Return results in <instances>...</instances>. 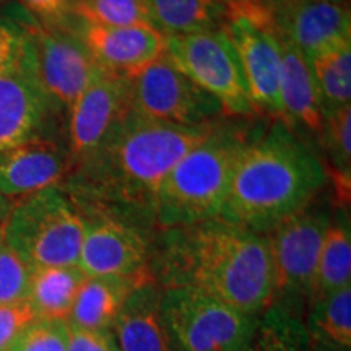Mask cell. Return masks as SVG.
<instances>
[{
  "label": "cell",
  "instance_id": "obj_33",
  "mask_svg": "<svg viewBox=\"0 0 351 351\" xmlns=\"http://www.w3.org/2000/svg\"><path fill=\"white\" fill-rule=\"evenodd\" d=\"M34 20L44 26L69 25L73 16L77 0H16Z\"/></svg>",
  "mask_w": 351,
  "mask_h": 351
},
{
  "label": "cell",
  "instance_id": "obj_9",
  "mask_svg": "<svg viewBox=\"0 0 351 351\" xmlns=\"http://www.w3.org/2000/svg\"><path fill=\"white\" fill-rule=\"evenodd\" d=\"M132 111L182 127H205L226 117L221 104L197 86L163 52L129 80Z\"/></svg>",
  "mask_w": 351,
  "mask_h": 351
},
{
  "label": "cell",
  "instance_id": "obj_18",
  "mask_svg": "<svg viewBox=\"0 0 351 351\" xmlns=\"http://www.w3.org/2000/svg\"><path fill=\"white\" fill-rule=\"evenodd\" d=\"M160 300L161 289L153 276L132 289L112 326L119 351H174Z\"/></svg>",
  "mask_w": 351,
  "mask_h": 351
},
{
  "label": "cell",
  "instance_id": "obj_25",
  "mask_svg": "<svg viewBox=\"0 0 351 351\" xmlns=\"http://www.w3.org/2000/svg\"><path fill=\"white\" fill-rule=\"evenodd\" d=\"M324 116L351 104V43L332 46L309 57Z\"/></svg>",
  "mask_w": 351,
  "mask_h": 351
},
{
  "label": "cell",
  "instance_id": "obj_24",
  "mask_svg": "<svg viewBox=\"0 0 351 351\" xmlns=\"http://www.w3.org/2000/svg\"><path fill=\"white\" fill-rule=\"evenodd\" d=\"M351 285L350 219L330 221L320 247L309 301L317 300Z\"/></svg>",
  "mask_w": 351,
  "mask_h": 351
},
{
  "label": "cell",
  "instance_id": "obj_39",
  "mask_svg": "<svg viewBox=\"0 0 351 351\" xmlns=\"http://www.w3.org/2000/svg\"><path fill=\"white\" fill-rule=\"evenodd\" d=\"M326 2H332V3H339V5L350 7V0H326Z\"/></svg>",
  "mask_w": 351,
  "mask_h": 351
},
{
  "label": "cell",
  "instance_id": "obj_1",
  "mask_svg": "<svg viewBox=\"0 0 351 351\" xmlns=\"http://www.w3.org/2000/svg\"><path fill=\"white\" fill-rule=\"evenodd\" d=\"M215 124V122H213ZM182 127L129 109L101 147L60 184L78 212H148L161 182L212 125Z\"/></svg>",
  "mask_w": 351,
  "mask_h": 351
},
{
  "label": "cell",
  "instance_id": "obj_6",
  "mask_svg": "<svg viewBox=\"0 0 351 351\" xmlns=\"http://www.w3.org/2000/svg\"><path fill=\"white\" fill-rule=\"evenodd\" d=\"M161 315L174 351H244L256 319L191 288H161Z\"/></svg>",
  "mask_w": 351,
  "mask_h": 351
},
{
  "label": "cell",
  "instance_id": "obj_2",
  "mask_svg": "<svg viewBox=\"0 0 351 351\" xmlns=\"http://www.w3.org/2000/svg\"><path fill=\"white\" fill-rule=\"evenodd\" d=\"M161 288H191L257 317L274 302L265 234L212 218L165 230L156 258Z\"/></svg>",
  "mask_w": 351,
  "mask_h": 351
},
{
  "label": "cell",
  "instance_id": "obj_29",
  "mask_svg": "<svg viewBox=\"0 0 351 351\" xmlns=\"http://www.w3.org/2000/svg\"><path fill=\"white\" fill-rule=\"evenodd\" d=\"M33 16L19 5L10 15H0V75L23 67L28 60V26Z\"/></svg>",
  "mask_w": 351,
  "mask_h": 351
},
{
  "label": "cell",
  "instance_id": "obj_4",
  "mask_svg": "<svg viewBox=\"0 0 351 351\" xmlns=\"http://www.w3.org/2000/svg\"><path fill=\"white\" fill-rule=\"evenodd\" d=\"M252 119L223 117L169 171L153 200L152 217L163 230L218 218Z\"/></svg>",
  "mask_w": 351,
  "mask_h": 351
},
{
  "label": "cell",
  "instance_id": "obj_19",
  "mask_svg": "<svg viewBox=\"0 0 351 351\" xmlns=\"http://www.w3.org/2000/svg\"><path fill=\"white\" fill-rule=\"evenodd\" d=\"M280 46H282V72H280L282 122L295 134L296 130H304L319 135L324 124V112L311 72L309 59L283 38H280Z\"/></svg>",
  "mask_w": 351,
  "mask_h": 351
},
{
  "label": "cell",
  "instance_id": "obj_7",
  "mask_svg": "<svg viewBox=\"0 0 351 351\" xmlns=\"http://www.w3.org/2000/svg\"><path fill=\"white\" fill-rule=\"evenodd\" d=\"M165 54L197 86L221 104L228 117L254 119L256 111L238 54L225 26L208 32L165 38Z\"/></svg>",
  "mask_w": 351,
  "mask_h": 351
},
{
  "label": "cell",
  "instance_id": "obj_21",
  "mask_svg": "<svg viewBox=\"0 0 351 351\" xmlns=\"http://www.w3.org/2000/svg\"><path fill=\"white\" fill-rule=\"evenodd\" d=\"M309 304L304 327L311 351H351V285Z\"/></svg>",
  "mask_w": 351,
  "mask_h": 351
},
{
  "label": "cell",
  "instance_id": "obj_20",
  "mask_svg": "<svg viewBox=\"0 0 351 351\" xmlns=\"http://www.w3.org/2000/svg\"><path fill=\"white\" fill-rule=\"evenodd\" d=\"M153 276L148 270L135 275L86 276L78 289L69 326L90 330H112L122 304L140 283Z\"/></svg>",
  "mask_w": 351,
  "mask_h": 351
},
{
  "label": "cell",
  "instance_id": "obj_13",
  "mask_svg": "<svg viewBox=\"0 0 351 351\" xmlns=\"http://www.w3.org/2000/svg\"><path fill=\"white\" fill-rule=\"evenodd\" d=\"M82 218L83 238L77 265L83 274L127 276L147 270L148 245L137 228L106 213H85Z\"/></svg>",
  "mask_w": 351,
  "mask_h": 351
},
{
  "label": "cell",
  "instance_id": "obj_35",
  "mask_svg": "<svg viewBox=\"0 0 351 351\" xmlns=\"http://www.w3.org/2000/svg\"><path fill=\"white\" fill-rule=\"evenodd\" d=\"M226 8L228 15L230 13H247L256 10H265L261 5V0H219Z\"/></svg>",
  "mask_w": 351,
  "mask_h": 351
},
{
  "label": "cell",
  "instance_id": "obj_10",
  "mask_svg": "<svg viewBox=\"0 0 351 351\" xmlns=\"http://www.w3.org/2000/svg\"><path fill=\"white\" fill-rule=\"evenodd\" d=\"M330 221L326 210L307 207L267 232L274 267V302L296 311V304L309 301L319 252Z\"/></svg>",
  "mask_w": 351,
  "mask_h": 351
},
{
  "label": "cell",
  "instance_id": "obj_38",
  "mask_svg": "<svg viewBox=\"0 0 351 351\" xmlns=\"http://www.w3.org/2000/svg\"><path fill=\"white\" fill-rule=\"evenodd\" d=\"M16 0H0V15H8V12L16 5Z\"/></svg>",
  "mask_w": 351,
  "mask_h": 351
},
{
  "label": "cell",
  "instance_id": "obj_32",
  "mask_svg": "<svg viewBox=\"0 0 351 351\" xmlns=\"http://www.w3.org/2000/svg\"><path fill=\"white\" fill-rule=\"evenodd\" d=\"M36 319L33 307L26 300L0 304V351L10 350L20 333Z\"/></svg>",
  "mask_w": 351,
  "mask_h": 351
},
{
  "label": "cell",
  "instance_id": "obj_8",
  "mask_svg": "<svg viewBox=\"0 0 351 351\" xmlns=\"http://www.w3.org/2000/svg\"><path fill=\"white\" fill-rule=\"evenodd\" d=\"M29 62L44 96L57 112L69 111L99 67L78 33L77 19L69 25L28 26Z\"/></svg>",
  "mask_w": 351,
  "mask_h": 351
},
{
  "label": "cell",
  "instance_id": "obj_28",
  "mask_svg": "<svg viewBox=\"0 0 351 351\" xmlns=\"http://www.w3.org/2000/svg\"><path fill=\"white\" fill-rule=\"evenodd\" d=\"M73 16L90 25L153 26L147 0H77Z\"/></svg>",
  "mask_w": 351,
  "mask_h": 351
},
{
  "label": "cell",
  "instance_id": "obj_27",
  "mask_svg": "<svg viewBox=\"0 0 351 351\" xmlns=\"http://www.w3.org/2000/svg\"><path fill=\"white\" fill-rule=\"evenodd\" d=\"M319 137L332 168L328 178H332L335 199L345 207L351 194V104L324 116Z\"/></svg>",
  "mask_w": 351,
  "mask_h": 351
},
{
  "label": "cell",
  "instance_id": "obj_17",
  "mask_svg": "<svg viewBox=\"0 0 351 351\" xmlns=\"http://www.w3.org/2000/svg\"><path fill=\"white\" fill-rule=\"evenodd\" d=\"M276 33L307 59L317 52L351 43L350 7L326 0H293L271 15Z\"/></svg>",
  "mask_w": 351,
  "mask_h": 351
},
{
  "label": "cell",
  "instance_id": "obj_14",
  "mask_svg": "<svg viewBox=\"0 0 351 351\" xmlns=\"http://www.w3.org/2000/svg\"><path fill=\"white\" fill-rule=\"evenodd\" d=\"M77 26L96 65L114 75H138L165 52V36L153 26H103L80 20Z\"/></svg>",
  "mask_w": 351,
  "mask_h": 351
},
{
  "label": "cell",
  "instance_id": "obj_5",
  "mask_svg": "<svg viewBox=\"0 0 351 351\" xmlns=\"http://www.w3.org/2000/svg\"><path fill=\"white\" fill-rule=\"evenodd\" d=\"M82 238V215L60 186L19 199L3 223V241L29 270L77 265Z\"/></svg>",
  "mask_w": 351,
  "mask_h": 351
},
{
  "label": "cell",
  "instance_id": "obj_11",
  "mask_svg": "<svg viewBox=\"0 0 351 351\" xmlns=\"http://www.w3.org/2000/svg\"><path fill=\"white\" fill-rule=\"evenodd\" d=\"M225 32L238 54L254 111L282 121V46L271 15L267 10L230 13Z\"/></svg>",
  "mask_w": 351,
  "mask_h": 351
},
{
  "label": "cell",
  "instance_id": "obj_26",
  "mask_svg": "<svg viewBox=\"0 0 351 351\" xmlns=\"http://www.w3.org/2000/svg\"><path fill=\"white\" fill-rule=\"evenodd\" d=\"M244 351H311L301 313L271 302L261 315Z\"/></svg>",
  "mask_w": 351,
  "mask_h": 351
},
{
  "label": "cell",
  "instance_id": "obj_36",
  "mask_svg": "<svg viewBox=\"0 0 351 351\" xmlns=\"http://www.w3.org/2000/svg\"><path fill=\"white\" fill-rule=\"evenodd\" d=\"M293 0H261V5L265 8L270 15H274L278 10H282L283 7H287L288 3H291Z\"/></svg>",
  "mask_w": 351,
  "mask_h": 351
},
{
  "label": "cell",
  "instance_id": "obj_16",
  "mask_svg": "<svg viewBox=\"0 0 351 351\" xmlns=\"http://www.w3.org/2000/svg\"><path fill=\"white\" fill-rule=\"evenodd\" d=\"M57 111L44 96L32 62L0 75V152L44 135Z\"/></svg>",
  "mask_w": 351,
  "mask_h": 351
},
{
  "label": "cell",
  "instance_id": "obj_31",
  "mask_svg": "<svg viewBox=\"0 0 351 351\" xmlns=\"http://www.w3.org/2000/svg\"><path fill=\"white\" fill-rule=\"evenodd\" d=\"M32 270L0 238V304L25 301Z\"/></svg>",
  "mask_w": 351,
  "mask_h": 351
},
{
  "label": "cell",
  "instance_id": "obj_22",
  "mask_svg": "<svg viewBox=\"0 0 351 351\" xmlns=\"http://www.w3.org/2000/svg\"><path fill=\"white\" fill-rule=\"evenodd\" d=\"M86 275L78 265L41 267L32 270L26 301L38 319L67 320Z\"/></svg>",
  "mask_w": 351,
  "mask_h": 351
},
{
  "label": "cell",
  "instance_id": "obj_23",
  "mask_svg": "<svg viewBox=\"0 0 351 351\" xmlns=\"http://www.w3.org/2000/svg\"><path fill=\"white\" fill-rule=\"evenodd\" d=\"M152 25L165 38L223 28L228 12L219 0H147Z\"/></svg>",
  "mask_w": 351,
  "mask_h": 351
},
{
  "label": "cell",
  "instance_id": "obj_30",
  "mask_svg": "<svg viewBox=\"0 0 351 351\" xmlns=\"http://www.w3.org/2000/svg\"><path fill=\"white\" fill-rule=\"evenodd\" d=\"M67 320L36 319L20 333L8 351H67Z\"/></svg>",
  "mask_w": 351,
  "mask_h": 351
},
{
  "label": "cell",
  "instance_id": "obj_34",
  "mask_svg": "<svg viewBox=\"0 0 351 351\" xmlns=\"http://www.w3.org/2000/svg\"><path fill=\"white\" fill-rule=\"evenodd\" d=\"M70 327L67 351H119L112 330Z\"/></svg>",
  "mask_w": 351,
  "mask_h": 351
},
{
  "label": "cell",
  "instance_id": "obj_15",
  "mask_svg": "<svg viewBox=\"0 0 351 351\" xmlns=\"http://www.w3.org/2000/svg\"><path fill=\"white\" fill-rule=\"evenodd\" d=\"M70 171L67 148L46 135L0 152V194L19 200L60 186Z\"/></svg>",
  "mask_w": 351,
  "mask_h": 351
},
{
  "label": "cell",
  "instance_id": "obj_37",
  "mask_svg": "<svg viewBox=\"0 0 351 351\" xmlns=\"http://www.w3.org/2000/svg\"><path fill=\"white\" fill-rule=\"evenodd\" d=\"M8 210H10V204L5 197L0 194V238H3V223H5Z\"/></svg>",
  "mask_w": 351,
  "mask_h": 351
},
{
  "label": "cell",
  "instance_id": "obj_3",
  "mask_svg": "<svg viewBox=\"0 0 351 351\" xmlns=\"http://www.w3.org/2000/svg\"><path fill=\"white\" fill-rule=\"evenodd\" d=\"M322 158L282 121L256 125L232 173L219 218L267 234L326 187Z\"/></svg>",
  "mask_w": 351,
  "mask_h": 351
},
{
  "label": "cell",
  "instance_id": "obj_12",
  "mask_svg": "<svg viewBox=\"0 0 351 351\" xmlns=\"http://www.w3.org/2000/svg\"><path fill=\"white\" fill-rule=\"evenodd\" d=\"M130 78L98 70L67 111L70 171L88 160L130 109ZM69 171V173H70Z\"/></svg>",
  "mask_w": 351,
  "mask_h": 351
}]
</instances>
